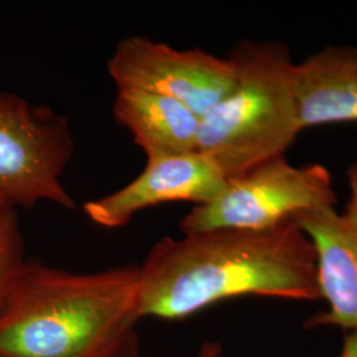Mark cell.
I'll use <instances>...</instances> for the list:
<instances>
[{"mask_svg":"<svg viewBox=\"0 0 357 357\" xmlns=\"http://www.w3.org/2000/svg\"><path fill=\"white\" fill-rule=\"evenodd\" d=\"M139 268V315L178 320L227 299H320L317 257L296 221L163 237Z\"/></svg>","mask_w":357,"mask_h":357,"instance_id":"obj_1","label":"cell"},{"mask_svg":"<svg viewBox=\"0 0 357 357\" xmlns=\"http://www.w3.org/2000/svg\"><path fill=\"white\" fill-rule=\"evenodd\" d=\"M139 268L26 261L0 306V357H138Z\"/></svg>","mask_w":357,"mask_h":357,"instance_id":"obj_2","label":"cell"},{"mask_svg":"<svg viewBox=\"0 0 357 357\" xmlns=\"http://www.w3.org/2000/svg\"><path fill=\"white\" fill-rule=\"evenodd\" d=\"M228 57L236 69V82L202 118L197 151L209 156L230 178L284 155L302 126L296 63L283 43L243 40Z\"/></svg>","mask_w":357,"mask_h":357,"instance_id":"obj_3","label":"cell"},{"mask_svg":"<svg viewBox=\"0 0 357 357\" xmlns=\"http://www.w3.org/2000/svg\"><path fill=\"white\" fill-rule=\"evenodd\" d=\"M336 204L330 169L319 163L294 166L284 155L227 180L221 193L181 218L183 236L213 230H266Z\"/></svg>","mask_w":357,"mask_h":357,"instance_id":"obj_4","label":"cell"},{"mask_svg":"<svg viewBox=\"0 0 357 357\" xmlns=\"http://www.w3.org/2000/svg\"><path fill=\"white\" fill-rule=\"evenodd\" d=\"M73 153L64 114L0 90V195L13 208L51 203L76 209L63 181Z\"/></svg>","mask_w":357,"mask_h":357,"instance_id":"obj_5","label":"cell"},{"mask_svg":"<svg viewBox=\"0 0 357 357\" xmlns=\"http://www.w3.org/2000/svg\"><path fill=\"white\" fill-rule=\"evenodd\" d=\"M106 68L118 89L165 96L200 118L216 107L236 82L229 57H217L197 48L176 50L138 35L119 40Z\"/></svg>","mask_w":357,"mask_h":357,"instance_id":"obj_6","label":"cell"},{"mask_svg":"<svg viewBox=\"0 0 357 357\" xmlns=\"http://www.w3.org/2000/svg\"><path fill=\"white\" fill-rule=\"evenodd\" d=\"M227 180L216 163L200 151L149 158L132 181L90 200L82 209L94 224L115 229L125 227L143 209L162 203L206 204L221 193Z\"/></svg>","mask_w":357,"mask_h":357,"instance_id":"obj_7","label":"cell"},{"mask_svg":"<svg viewBox=\"0 0 357 357\" xmlns=\"http://www.w3.org/2000/svg\"><path fill=\"white\" fill-rule=\"evenodd\" d=\"M294 220L312 243L320 298L328 302V310L311 317L306 327L357 331V228L335 206L308 211Z\"/></svg>","mask_w":357,"mask_h":357,"instance_id":"obj_8","label":"cell"},{"mask_svg":"<svg viewBox=\"0 0 357 357\" xmlns=\"http://www.w3.org/2000/svg\"><path fill=\"white\" fill-rule=\"evenodd\" d=\"M302 130L357 123V48L328 45L295 68Z\"/></svg>","mask_w":357,"mask_h":357,"instance_id":"obj_9","label":"cell"},{"mask_svg":"<svg viewBox=\"0 0 357 357\" xmlns=\"http://www.w3.org/2000/svg\"><path fill=\"white\" fill-rule=\"evenodd\" d=\"M113 114L147 159L197 151L202 118L176 100L141 90L118 89Z\"/></svg>","mask_w":357,"mask_h":357,"instance_id":"obj_10","label":"cell"},{"mask_svg":"<svg viewBox=\"0 0 357 357\" xmlns=\"http://www.w3.org/2000/svg\"><path fill=\"white\" fill-rule=\"evenodd\" d=\"M26 262L17 212L10 209L0 215V306Z\"/></svg>","mask_w":357,"mask_h":357,"instance_id":"obj_11","label":"cell"},{"mask_svg":"<svg viewBox=\"0 0 357 357\" xmlns=\"http://www.w3.org/2000/svg\"><path fill=\"white\" fill-rule=\"evenodd\" d=\"M348 184L351 196L342 216L344 217L347 222L357 228V160L348 168Z\"/></svg>","mask_w":357,"mask_h":357,"instance_id":"obj_12","label":"cell"},{"mask_svg":"<svg viewBox=\"0 0 357 357\" xmlns=\"http://www.w3.org/2000/svg\"><path fill=\"white\" fill-rule=\"evenodd\" d=\"M340 357H357V331H351L345 336Z\"/></svg>","mask_w":357,"mask_h":357,"instance_id":"obj_13","label":"cell"},{"mask_svg":"<svg viewBox=\"0 0 357 357\" xmlns=\"http://www.w3.org/2000/svg\"><path fill=\"white\" fill-rule=\"evenodd\" d=\"M221 354V345L216 343H206L202 347L199 357H218Z\"/></svg>","mask_w":357,"mask_h":357,"instance_id":"obj_14","label":"cell"},{"mask_svg":"<svg viewBox=\"0 0 357 357\" xmlns=\"http://www.w3.org/2000/svg\"><path fill=\"white\" fill-rule=\"evenodd\" d=\"M10 209H15L13 208L10 203L0 195V215H3L4 212H7V211H10Z\"/></svg>","mask_w":357,"mask_h":357,"instance_id":"obj_15","label":"cell"}]
</instances>
